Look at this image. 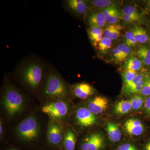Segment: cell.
<instances>
[{
    "label": "cell",
    "instance_id": "cell-17",
    "mask_svg": "<svg viewBox=\"0 0 150 150\" xmlns=\"http://www.w3.org/2000/svg\"><path fill=\"white\" fill-rule=\"evenodd\" d=\"M122 27L118 24H110L105 27L103 30L104 37L115 40L120 37Z\"/></svg>",
    "mask_w": 150,
    "mask_h": 150
},
{
    "label": "cell",
    "instance_id": "cell-9",
    "mask_svg": "<svg viewBox=\"0 0 150 150\" xmlns=\"http://www.w3.org/2000/svg\"><path fill=\"white\" fill-rule=\"evenodd\" d=\"M108 100L104 97L96 96L91 100L88 105L89 110L95 115L102 113L107 109Z\"/></svg>",
    "mask_w": 150,
    "mask_h": 150
},
{
    "label": "cell",
    "instance_id": "cell-26",
    "mask_svg": "<svg viewBox=\"0 0 150 150\" xmlns=\"http://www.w3.org/2000/svg\"><path fill=\"white\" fill-rule=\"evenodd\" d=\"M112 40L108 38L103 37L98 45V49L101 53L106 54L112 47Z\"/></svg>",
    "mask_w": 150,
    "mask_h": 150
},
{
    "label": "cell",
    "instance_id": "cell-4",
    "mask_svg": "<svg viewBox=\"0 0 150 150\" xmlns=\"http://www.w3.org/2000/svg\"><path fill=\"white\" fill-rule=\"evenodd\" d=\"M17 131L19 136L23 139L31 141L38 137L39 125L35 117L29 116L19 123L17 128Z\"/></svg>",
    "mask_w": 150,
    "mask_h": 150
},
{
    "label": "cell",
    "instance_id": "cell-22",
    "mask_svg": "<svg viewBox=\"0 0 150 150\" xmlns=\"http://www.w3.org/2000/svg\"><path fill=\"white\" fill-rule=\"evenodd\" d=\"M137 54L140 61L146 66L150 65V48L141 46L137 49Z\"/></svg>",
    "mask_w": 150,
    "mask_h": 150
},
{
    "label": "cell",
    "instance_id": "cell-7",
    "mask_svg": "<svg viewBox=\"0 0 150 150\" xmlns=\"http://www.w3.org/2000/svg\"><path fill=\"white\" fill-rule=\"evenodd\" d=\"M146 77L143 73L138 74L131 82L124 85L122 91L123 94L128 96L140 93L144 84Z\"/></svg>",
    "mask_w": 150,
    "mask_h": 150
},
{
    "label": "cell",
    "instance_id": "cell-3",
    "mask_svg": "<svg viewBox=\"0 0 150 150\" xmlns=\"http://www.w3.org/2000/svg\"><path fill=\"white\" fill-rule=\"evenodd\" d=\"M4 103L8 113L13 116L21 110L23 104V96L13 88H8L4 95Z\"/></svg>",
    "mask_w": 150,
    "mask_h": 150
},
{
    "label": "cell",
    "instance_id": "cell-21",
    "mask_svg": "<svg viewBox=\"0 0 150 150\" xmlns=\"http://www.w3.org/2000/svg\"><path fill=\"white\" fill-rule=\"evenodd\" d=\"M123 67L124 70H131L137 71L142 69V63L139 59L135 57H131L125 61Z\"/></svg>",
    "mask_w": 150,
    "mask_h": 150
},
{
    "label": "cell",
    "instance_id": "cell-40",
    "mask_svg": "<svg viewBox=\"0 0 150 150\" xmlns=\"http://www.w3.org/2000/svg\"></svg>",
    "mask_w": 150,
    "mask_h": 150
},
{
    "label": "cell",
    "instance_id": "cell-8",
    "mask_svg": "<svg viewBox=\"0 0 150 150\" xmlns=\"http://www.w3.org/2000/svg\"><path fill=\"white\" fill-rule=\"evenodd\" d=\"M76 117L78 123L83 127H89L96 123L95 115L87 108H78L76 112Z\"/></svg>",
    "mask_w": 150,
    "mask_h": 150
},
{
    "label": "cell",
    "instance_id": "cell-2",
    "mask_svg": "<svg viewBox=\"0 0 150 150\" xmlns=\"http://www.w3.org/2000/svg\"><path fill=\"white\" fill-rule=\"evenodd\" d=\"M44 93L50 98L64 99L68 95V90L60 76L55 73H51L47 79Z\"/></svg>",
    "mask_w": 150,
    "mask_h": 150
},
{
    "label": "cell",
    "instance_id": "cell-38",
    "mask_svg": "<svg viewBox=\"0 0 150 150\" xmlns=\"http://www.w3.org/2000/svg\"><path fill=\"white\" fill-rule=\"evenodd\" d=\"M148 5L150 7V0L148 1Z\"/></svg>",
    "mask_w": 150,
    "mask_h": 150
},
{
    "label": "cell",
    "instance_id": "cell-15",
    "mask_svg": "<svg viewBox=\"0 0 150 150\" xmlns=\"http://www.w3.org/2000/svg\"><path fill=\"white\" fill-rule=\"evenodd\" d=\"M89 40L92 45L96 47L103 38V30L97 26H90L88 30Z\"/></svg>",
    "mask_w": 150,
    "mask_h": 150
},
{
    "label": "cell",
    "instance_id": "cell-34",
    "mask_svg": "<svg viewBox=\"0 0 150 150\" xmlns=\"http://www.w3.org/2000/svg\"><path fill=\"white\" fill-rule=\"evenodd\" d=\"M122 16H123V20H124V22L125 23H128V24L133 23L135 22L138 21L137 19L131 17L123 15Z\"/></svg>",
    "mask_w": 150,
    "mask_h": 150
},
{
    "label": "cell",
    "instance_id": "cell-20",
    "mask_svg": "<svg viewBox=\"0 0 150 150\" xmlns=\"http://www.w3.org/2000/svg\"><path fill=\"white\" fill-rule=\"evenodd\" d=\"M76 141V137L74 132L71 129H67L64 141V147L65 150H74Z\"/></svg>",
    "mask_w": 150,
    "mask_h": 150
},
{
    "label": "cell",
    "instance_id": "cell-31",
    "mask_svg": "<svg viewBox=\"0 0 150 150\" xmlns=\"http://www.w3.org/2000/svg\"><path fill=\"white\" fill-rule=\"evenodd\" d=\"M140 93L145 96H150V78L146 76L144 84L142 88Z\"/></svg>",
    "mask_w": 150,
    "mask_h": 150
},
{
    "label": "cell",
    "instance_id": "cell-37",
    "mask_svg": "<svg viewBox=\"0 0 150 150\" xmlns=\"http://www.w3.org/2000/svg\"><path fill=\"white\" fill-rule=\"evenodd\" d=\"M3 131V128L2 123L1 121V125H0V134H2Z\"/></svg>",
    "mask_w": 150,
    "mask_h": 150
},
{
    "label": "cell",
    "instance_id": "cell-5",
    "mask_svg": "<svg viewBox=\"0 0 150 150\" xmlns=\"http://www.w3.org/2000/svg\"><path fill=\"white\" fill-rule=\"evenodd\" d=\"M68 105L62 100H58L48 103L42 108V112L54 119H60L64 117L68 112Z\"/></svg>",
    "mask_w": 150,
    "mask_h": 150
},
{
    "label": "cell",
    "instance_id": "cell-16",
    "mask_svg": "<svg viewBox=\"0 0 150 150\" xmlns=\"http://www.w3.org/2000/svg\"><path fill=\"white\" fill-rule=\"evenodd\" d=\"M88 23L90 26H97L102 28L106 24L102 12H94L89 15L88 18Z\"/></svg>",
    "mask_w": 150,
    "mask_h": 150
},
{
    "label": "cell",
    "instance_id": "cell-25",
    "mask_svg": "<svg viewBox=\"0 0 150 150\" xmlns=\"http://www.w3.org/2000/svg\"><path fill=\"white\" fill-rule=\"evenodd\" d=\"M131 102L132 109L134 110H139L145 103V99L142 96L134 95L129 100Z\"/></svg>",
    "mask_w": 150,
    "mask_h": 150
},
{
    "label": "cell",
    "instance_id": "cell-13",
    "mask_svg": "<svg viewBox=\"0 0 150 150\" xmlns=\"http://www.w3.org/2000/svg\"><path fill=\"white\" fill-rule=\"evenodd\" d=\"M102 13L106 23L110 24H117L123 18L122 14L115 6L103 9Z\"/></svg>",
    "mask_w": 150,
    "mask_h": 150
},
{
    "label": "cell",
    "instance_id": "cell-36",
    "mask_svg": "<svg viewBox=\"0 0 150 150\" xmlns=\"http://www.w3.org/2000/svg\"><path fill=\"white\" fill-rule=\"evenodd\" d=\"M145 149V150H150V141L146 145Z\"/></svg>",
    "mask_w": 150,
    "mask_h": 150
},
{
    "label": "cell",
    "instance_id": "cell-29",
    "mask_svg": "<svg viewBox=\"0 0 150 150\" xmlns=\"http://www.w3.org/2000/svg\"><path fill=\"white\" fill-rule=\"evenodd\" d=\"M117 48L121 54L122 61H126L131 54V51L130 48L123 43L118 44Z\"/></svg>",
    "mask_w": 150,
    "mask_h": 150
},
{
    "label": "cell",
    "instance_id": "cell-27",
    "mask_svg": "<svg viewBox=\"0 0 150 150\" xmlns=\"http://www.w3.org/2000/svg\"><path fill=\"white\" fill-rule=\"evenodd\" d=\"M122 15L134 18L138 20L140 18V16L138 13L137 9L133 6H126L123 8L122 11Z\"/></svg>",
    "mask_w": 150,
    "mask_h": 150
},
{
    "label": "cell",
    "instance_id": "cell-19",
    "mask_svg": "<svg viewBox=\"0 0 150 150\" xmlns=\"http://www.w3.org/2000/svg\"><path fill=\"white\" fill-rule=\"evenodd\" d=\"M130 30L134 34L138 43L144 44L147 43L149 40L147 33L146 30L141 26L134 25Z\"/></svg>",
    "mask_w": 150,
    "mask_h": 150
},
{
    "label": "cell",
    "instance_id": "cell-24",
    "mask_svg": "<svg viewBox=\"0 0 150 150\" xmlns=\"http://www.w3.org/2000/svg\"><path fill=\"white\" fill-rule=\"evenodd\" d=\"M90 5L97 8H105L111 6H115V1L110 0H95L88 2Z\"/></svg>",
    "mask_w": 150,
    "mask_h": 150
},
{
    "label": "cell",
    "instance_id": "cell-30",
    "mask_svg": "<svg viewBox=\"0 0 150 150\" xmlns=\"http://www.w3.org/2000/svg\"><path fill=\"white\" fill-rule=\"evenodd\" d=\"M125 40L126 45L129 47H134L138 43L134 34L131 30L126 31L125 33Z\"/></svg>",
    "mask_w": 150,
    "mask_h": 150
},
{
    "label": "cell",
    "instance_id": "cell-14",
    "mask_svg": "<svg viewBox=\"0 0 150 150\" xmlns=\"http://www.w3.org/2000/svg\"><path fill=\"white\" fill-rule=\"evenodd\" d=\"M93 88L86 83H78L75 86L74 92L75 96L81 99H86L94 93Z\"/></svg>",
    "mask_w": 150,
    "mask_h": 150
},
{
    "label": "cell",
    "instance_id": "cell-11",
    "mask_svg": "<svg viewBox=\"0 0 150 150\" xmlns=\"http://www.w3.org/2000/svg\"><path fill=\"white\" fill-rule=\"evenodd\" d=\"M125 131L131 136H139L144 132V127L139 120L131 118L126 121L124 124Z\"/></svg>",
    "mask_w": 150,
    "mask_h": 150
},
{
    "label": "cell",
    "instance_id": "cell-33",
    "mask_svg": "<svg viewBox=\"0 0 150 150\" xmlns=\"http://www.w3.org/2000/svg\"><path fill=\"white\" fill-rule=\"evenodd\" d=\"M117 150H137V149L135 146L131 144H124L120 145Z\"/></svg>",
    "mask_w": 150,
    "mask_h": 150
},
{
    "label": "cell",
    "instance_id": "cell-12",
    "mask_svg": "<svg viewBox=\"0 0 150 150\" xmlns=\"http://www.w3.org/2000/svg\"><path fill=\"white\" fill-rule=\"evenodd\" d=\"M67 8L78 15H83L87 12L88 2L84 0H68L65 1Z\"/></svg>",
    "mask_w": 150,
    "mask_h": 150
},
{
    "label": "cell",
    "instance_id": "cell-1",
    "mask_svg": "<svg viewBox=\"0 0 150 150\" xmlns=\"http://www.w3.org/2000/svg\"><path fill=\"white\" fill-rule=\"evenodd\" d=\"M23 80L28 86L35 88L40 85L43 75L42 64L37 62H30L23 66L21 71Z\"/></svg>",
    "mask_w": 150,
    "mask_h": 150
},
{
    "label": "cell",
    "instance_id": "cell-6",
    "mask_svg": "<svg viewBox=\"0 0 150 150\" xmlns=\"http://www.w3.org/2000/svg\"><path fill=\"white\" fill-rule=\"evenodd\" d=\"M104 146L101 134L94 133L86 137L81 145V150H101Z\"/></svg>",
    "mask_w": 150,
    "mask_h": 150
},
{
    "label": "cell",
    "instance_id": "cell-23",
    "mask_svg": "<svg viewBox=\"0 0 150 150\" xmlns=\"http://www.w3.org/2000/svg\"><path fill=\"white\" fill-rule=\"evenodd\" d=\"M132 109L130 100H121L117 103L114 108V112L118 115H124Z\"/></svg>",
    "mask_w": 150,
    "mask_h": 150
},
{
    "label": "cell",
    "instance_id": "cell-35",
    "mask_svg": "<svg viewBox=\"0 0 150 150\" xmlns=\"http://www.w3.org/2000/svg\"><path fill=\"white\" fill-rule=\"evenodd\" d=\"M144 107L146 112L150 115V96L145 100Z\"/></svg>",
    "mask_w": 150,
    "mask_h": 150
},
{
    "label": "cell",
    "instance_id": "cell-28",
    "mask_svg": "<svg viewBox=\"0 0 150 150\" xmlns=\"http://www.w3.org/2000/svg\"><path fill=\"white\" fill-rule=\"evenodd\" d=\"M137 71L131 70H124L122 73V76L124 85L131 82L138 74Z\"/></svg>",
    "mask_w": 150,
    "mask_h": 150
},
{
    "label": "cell",
    "instance_id": "cell-32",
    "mask_svg": "<svg viewBox=\"0 0 150 150\" xmlns=\"http://www.w3.org/2000/svg\"><path fill=\"white\" fill-rule=\"evenodd\" d=\"M112 53L113 58L116 62H123L122 59H121V54H120V52L118 51L117 47H115V48H113L112 50Z\"/></svg>",
    "mask_w": 150,
    "mask_h": 150
},
{
    "label": "cell",
    "instance_id": "cell-39",
    "mask_svg": "<svg viewBox=\"0 0 150 150\" xmlns=\"http://www.w3.org/2000/svg\"><path fill=\"white\" fill-rule=\"evenodd\" d=\"M9 150H17V149H11Z\"/></svg>",
    "mask_w": 150,
    "mask_h": 150
},
{
    "label": "cell",
    "instance_id": "cell-18",
    "mask_svg": "<svg viewBox=\"0 0 150 150\" xmlns=\"http://www.w3.org/2000/svg\"><path fill=\"white\" fill-rule=\"evenodd\" d=\"M107 134L110 141L113 142H117L121 140V131L117 124L112 122H108L106 126Z\"/></svg>",
    "mask_w": 150,
    "mask_h": 150
},
{
    "label": "cell",
    "instance_id": "cell-10",
    "mask_svg": "<svg viewBox=\"0 0 150 150\" xmlns=\"http://www.w3.org/2000/svg\"><path fill=\"white\" fill-rule=\"evenodd\" d=\"M48 140L51 144L57 146L61 144L63 135L62 127L58 123H50L48 126Z\"/></svg>",
    "mask_w": 150,
    "mask_h": 150
}]
</instances>
